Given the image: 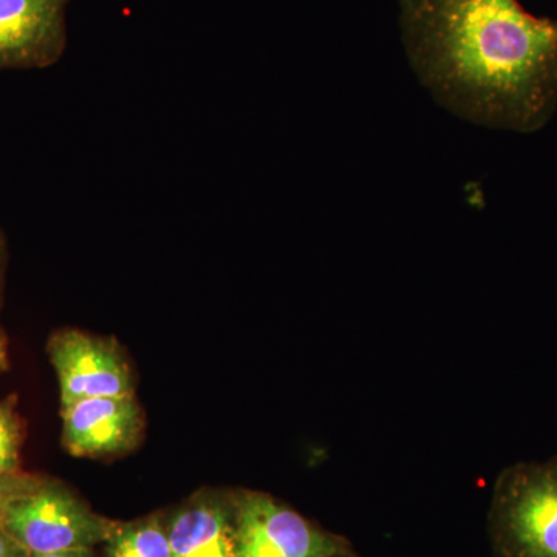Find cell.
<instances>
[{
    "label": "cell",
    "mask_w": 557,
    "mask_h": 557,
    "mask_svg": "<svg viewBox=\"0 0 557 557\" xmlns=\"http://www.w3.org/2000/svg\"><path fill=\"white\" fill-rule=\"evenodd\" d=\"M410 67L454 115L533 134L557 110V21L519 0H399Z\"/></svg>",
    "instance_id": "6da1fadb"
},
{
    "label": "cell",
    "mask_w": 557,
    "mask_h": 557,
    "mask_svg": "<svg viewBox=\"0 0 557 557\" xmlns=\"http://www.w3.org/2000/svg\"><path fill=\"white\" fill-rule=\"evenodd\" d=\"M490 536L496 557H557V457L502 471L491 502Z\"/></svg>",
    "instance_id": "7a4b0ae2"
},
{
    "label": "cell",
    "mask_w": 557,
    "mask_h": 557,
    "mask_svg": "<svg viewBox=\"0 0 557 557\" xmlns=\"http://www.w3.org/2000/svg\"><path fill=\"white\" fill-rule=\"evenodd\" d=\"M0 525L32 555H47L104 544L116 522L62 483L36 479L3 508Z\"/></svg>",
    "instance_id": "3957f363"
},
{
    "label": "cell",
    "mask_w": 557,
    "mask_h": 557,
    "mask_svg": "<svg viewBox=\"0 0 557 557\" xmlns=\"http://www.w3.org/2000/svg\"><path fill=\"white\" fill-rule=\"evenodd\" d=\"M236 505L237 557H341L350 542L330 533L270 494L242 490Z\"/></svg>",
    "instance_id": "277c9868"
},
{
    "label": "cell",
    "mask_w": 557,
    "mask_h": 557,
    "mask_svg": "<svg viewBox=\"0 0 557 557\" xmlns=\"http://www.w3.org/2000/svg\"><path fill=\"white\" fill-rule=\"evenodd\" d=\"M47 351L60 381L61 409L83 399L135 394L129 362L113 338L65 329L51 336Z\"/></svg>",
    "instance_id": "5b68a950"
},
{
    "label": "cell",
    "mask_w": 557,
    "mask_h": 557,
    "mask_svg": "<svg viewBox=\"0 0 557 557\" xmlns=\"http://www.w3.org/2000/svg\"><path fill=\"white\" fill-rule=\"evenodd\" d=\"M69 0H0V72L50 67L67 46Z\"/></svg>",
    "instance_id": "8992f818"
},
{
    "label": "cell",
    "mask_w": 557,
    "mask_h": 557,
    "mask_svg": "<svg viewBox=\"0 0 557 557\" xmlns=\"http://www.w3.org/2000/svg\"><path fill=\"white\" fill-rule=\"evenodd\" d=\"M62 445L75 457H113L137 446L145 418L135 394L83 399L61 409Z\"/></svg>",
    "instance_id": "52a82bcc"
},
{
    "label": "cell",
    "mask_w": 557,
    "mask_h": 557,
    "mask_svg": "<svg viewBox=\"0 0 557 557\" xmlns=\"http://www.w3.org/2000/svg\"><path fill=\"white\" fill-rule=\"evenodd\" d=\"M172 557H237L234 493L190 497L166 516Z\"/></svg>",
    "instance_id": "ba28073f"
},
{
    "label": "cell",
    "mask_w": 557,
    "mask_h": 557,
    "mask_svg": "<svg viewBox=\"0 0 557 557\" xmlns=\"http://www.w3.org/2000/svg\"><path fill=\"white\" fill-rule=\"evenodd\" d=\"M102 545L104 557H172L163 515L116 522Z\"/></svg>",
    "instance_id": "9c48e42d"
},
{
    "label": "cell",
    "mask_w": 557,
    "mask_h": 557,
    "mask_svg": "<svg viewBox=\"0 0 557 557\" xmlns=\"http://www.w3.org/2000/svg\"><path fill=\"white\" fill-rule=\"evenodd\" d=\"M22 426L13 399L0 401V469L20 472Z\"/></svg>",
    "instance_id": "30bf717a"
},
{
    "label": "cell",
    "mask_w": 557,
    "mask_h": 557,
    "mask_svg": "<svg viewBox=\"0 0 557 557\" xmlns=\"http://www.w3.org/2000/svg\"><path fill=\"white\" fill-rule=\"evenodd\" d=\"M36 478L21 474V472H10L0 469V512L13 500L17 494L27 490L35 482Z\"/></svg>",
    "instance_id": "8fae6325"
},
{
    "label": "cell",
    "mask_w": 557,
    "mask_h": 557,
    "mask_svg": "<svg viewBox=\"0 0 557 557\" xmlns=\"http://www.w3.org/2000/svg\"><path fill=\"white\" fill-rule=\"evenodd\" d=\"M0 557H32V553L0 525Z\"/></svg>",
    "instance_id": "7c38bea8"
},
{
    "label": "cell",
    "mask_w": 557,
    "mask_h": 557,
    "mask_svg": "<svg viewBox=\"0 0 557 557\" xmlns=\"http://www.w3.org/2000/svg\"><path fill=\"white\" fill-rule=\"evenodd\" d=\"M32 557H95L94 548L69 549V552L47 553V555H32Z\"/></svg>",
    "instance_id": "4fadbf2b"
},
{
    "label": "cell",
    "mask_w": 557,
    "mask_h": 557,
    "mask_svg": "<svg viewBox=\"0 0 557 557\" xmlns=\"http://www.w3.org/2000/svg\"><path fill=\"white\" fill-rule=\"evenodd\" d=\"M9 369V357H7L5 339H3L2 330H0V373Z\"/></svg>",
    "instance_id": "5bb4252c"
},
{
    "label": "cell",
    "mask_w": 557,
    "mask_h": 557,
    "mask_svg": "<svg viewBox=\"0 0 557 557\" xmlns=\"http://www.w3.org/2000/svg\"><path fill=\"white\" fill-rule=\"evenodd\" d=\"M341 557H358V556H357V553L350 552V553H347V555H344V556H341Z\"/></svg>",
    "instance_id": "9a60e30c"
}]
</instances>
